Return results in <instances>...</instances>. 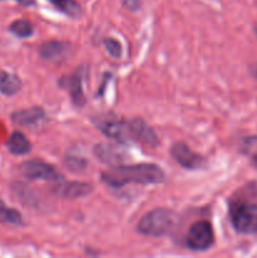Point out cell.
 Returning a JSON list of instances; mask_svg holds the SVG:
<instances>
[{
	"mask_svg": "<svg viewBox=\"0 0 257 258\" xmlns=\"http://www.w3.org/2000/svg\"><path fill=\"white\" fill-rule=\"evenodd\" d=\"M101 179L112 188H121L126 184H160L165 179L163 169L155 164L115 165L103 171Z\"/></svg>",
	"mask_w": 257,
	"mask_h": 258,
	"instance_id": "obj_1",
	"label": "cell"
},
{
	"mask_svg": "<svg viewBox=\"0 0 257 258\" xmlns=\"http://www.w3.org/2000/svg\"><path fill=\"white\" fill-rule=\"evenodd\" d=\"M179 222V216L174 211L156 208L149 212L138 224V232L144 236L161 237L173 231Z\"/></svg>",
	"mask_w": 257,
	"mask_h": 258,
	"instance_id": "obj_2",
	"label": "cell"
},
{
	"mask_svg": "<svg viewBox=\"0 0 257 258\" xmlns=\"http://www.w3.org/2000/svg\"><path fill=\"white\" fill-rule=\"evenodd\" d=\"M229 217L237 232H257V199H233L229 204Z\"/></svg>",
	"mask_w": 257,
	"mask_h": 258,
	"instance_id": "obj_3",
	"label": "cell"
},
{
	"mask_svg": "<svg viewBox=\"0 0 257 258\" xmlns=\"http://www.w3.org/2000/svg\"><path fill=\"white\" fill-rule=\"evenodd\" d=\"M214 243L213 227L208 221L193 223L186 234V246L193 251H207Z\"/></svg>",
	"mask_w": 257,
	"mask_h": 258,
	"instance_id": "obj_4",
	"label": "cell"
},
{
	"mask_svg": "<svg viewBox=\"0 0 257 258\" xmlns=\"http://www.w3.org/2000/svg\"><path fill=\"white\" fill-rule=\"evenodd\" d=\"M19 170L23 175L30 180H44L58 183L62 179V175L58 173L50 164L42 160H28L20 164Z\"/></svg>",
	"mask_w": 257,
	"mask_h": 258,
	"instance_id": "obj_5",
	"label": "cell"
},
{
	"mask_svg": "<svg viewBox=\"0 0 257 258\" xmlns=\"http://www.w3.org/2000/svg\"><path fill=\"white\" fill-rule=\"evenodd\" d=\"M170 153L174 160H175L179 165L183 166L184 169L196 170V169H202L203 166H206V159L202 155H199V154H197L196 151L191 150V149L184 143L174 144Z\"/></svg>",
	"mask_w": 257,
	"mask_h": 258,
	"instance_id": "obj_6",
	"label": "cell"
},
{
	"mask_svg": "<svg viewBox=\"0 0 257 258\" xmlns=\"http://www.w3.org/2000/svg\"><path fill=\"white\" fill-rule=\"evenodd\" d=\"M98 128L105 134L107 138L115 139L118 143H127L133 140L130 123L121 120H108L98 123Z\"/></svg>",
	"mask_w": 257,
	"mask_h": 258,
	"instance_id": "obj_7",
	"label": "cell"
},
{
	"mask_svg": "<svg viewBox=\"0 0 257 258\" xmlns=\"http://www.w3.org/2000/svg\"><path fill=\"white\" fill-rule=\"evenodd\" d=\"M93 186L87 183H81V181H70V183H58L54 186L53 191L55 196L65 199H76L82 198L92 193Z\"/></svg>",
	"mask_w": 257,
	"mask_h": 258,
	"instance_id": "obj_8",
	"label": "cell"
},
{
	"mask_svg": "<svg viewBox=\"0 0 257 258\" xmlns=\"http://www.w3.org/2000/svg\"><path fill=\"white\" fill-rule=\"evenodd\" d=\"M128 123H130L133 138L135 139V140H140L141 143L146 144V145L151 146V148H155V146L158 145V136H156V134L154 133L153 128H151L145 121L141 120V118H134V120L130 121Z\"/></svg>",
	"mask_w": 257,
	"mask_h": 258,
	"instance_id": "obj_9",
	"label": "cell"
},
{
	"mask_svg": "<svg viewBox=\"0 0 257 258\" xmlns=\"http://www.w3.org/2000/svg\"><path fill=\"white\" fill-rule=\"evenodd\" d=\"M68 48H70L68 43L60 42V40H49V42H45L40 45L39 54L43 59L57 62L65 57Z\"/></svg>",
	"mask_w": 257,
	"mask_h": 258,
	"instance_id": "obj_10",
	"label": "cell"
},
{
	"mask_svg": "<svg viewBox=\"0 0 257 258\" xmlns=\"http://www.w3.org/2000/svg\"><path fill=\"white\" fill-rule=\"evenodd\" d=\"M60 86H62V87H66L70 91L71 98H72L75 105H85L86 98L82 90V80H81L80 75H73L70 76V77H65L60 81Z\"/></svg>",
	"mask_w": 257,
	"mask_h": 258,
	"instance_id": "obj_11",
	"label": "cell"
},
{
	"mask_svg": "<svg viewBox=\"0 0 257 258\" xmlns=\"http://www.w3.org/2000/svg\"><path fill=\"white\" fill-rule=\"evenodd\" d=\"M44 117V111L40 107H30L17 111L12 115V120L22 126H32Z\"/></svg>",
	"mask_w": 257,
	"mask_h": 258,
	"instance_id": "obj_12",
	"label": "cell"
},
{
	"mask_svg": "<svg viewBox=\"0 0 257 258\" xmlns=\"http://www.w3.org/2000/svg\"><path fill=\"white\" fill-rule=\"evenodd\" d=\"M95 154L97 159L103 161L108 165H115V164L120 163L121 159L123 158L122 153H120L116 146L107 145V144H100V145L95 146Z\"/></svg>",
	"mask_w": 257,
	"mask_h": 258,
	"instance_id": "obj_13",
	"label": "cell"
},
{
	"mask_svg": "<svg viewBox=\"0 0 257 258\" xmlns=\"http://www.w3.org/2000/svg\"><path fill=\"white\" fill-rule=\"evenodd\" d=\"M8 150L14 155H25L32 150V144L28 140L27 136L24 134L19 133H13L12 136L8 140Z\"/></svg>",
	"mask_w": 257,
	"mask_h": 258,
	"instance_id": "obj_14",
	"label": "cell"
},
{
	"mask_svg": "<svg viewBox=\"0 0 257 258\" xmlns=\"http://www.w3.org/2000/svg\"><path fill=\"white\" fill-rule=\"evenodd\" d=\"M22 88V81L15 75L0 72V92L7 96H13Z\"/></svg>",
	"mask_w": 257,
	"mask_h": 258,
	"instance_id": "obj_15",
	"label": "cell"
},
{
	"mask_svg": "<svg viewBox=\"0 0 257 258\" xmlns=\"http://www.w3.org/2000/svg\"><path fill=\"white\" fill-rule=\"evenodd\" d=\"M0 222L19 226V224H22V214L15 209L7 207L0 201Z\"/></svg>",
	"mask_w": 257,
	"mask_h": 258,
	"instance_id": "obj_16",
	"label": "cell"
},
{
	"mask_svg": "<svg viewBox=\"0 0 257 258\" xmlns=\"http://www.w3.org/2000/svg\"><path fill=\"white\" fill-rule=\"evenodd\" d=\"M60 12L72 18H78L81 15V7L75 0H50Z\"/></svg>",
	"mask_w": 257,
	"mask_h": 258,
	"instance_id": "obj_17",
	"label": "cell"
},
{
	"mask_svg": "<svg viewBox=\"0 0 257 258\" xmlns=\"http://www.w3.org/2000/svg\"><path fill=\"white\" fill-rule=\"evenodd\" d=\"M9 30L18 38H28L33 34V27L28 20L19 19L10 24Z\"/></svg>",
	"mask_w": 257,
	"mask_h": 258,
	"instance_id": "obj_18",
	"label": "cell"
},
{
	"mask_svg": "<svg viewBox=\"0 0 257 258\" xmlns=\"http://www.w3.org/2000/svg\"><path fill=\"white\" fill-rule=\"evenodd\" d=\"M103 44H105L106 50H107L108 54L113 58H120L121 53H122V48L121 44L118 43V40L113 39V38H107V39L103 40Z\"/></svg>",
	"mask_w": 257,
	"mask_h": 258,
	"instance_id": "obj_19",
	"label": "cell"
},
{
	"mask_svg": "<svg viewBox=\"0 0 257 258\" xmlns=\"http://www.w3.org/2000/svg\"><path fill=\"white\" fill-rule=\"evenodd\" d=\"M66 164L70 166L71 170L76 171V173H77V171L85 170L86 166V161L83 160V159L77 158V156H68V158L66 159Z\"/></svg>",
	"mask_w": 257,
	"mask_h": 258,
	"instance_id": "obj_20",
	"label": "cell"
},
{
	"mask_svg": "<svg viewBox=\"0 0 257 258\" xmlns=\"http://www.w3.org/2000/svg\"><path fill=\"white\" fill-rule=\"evenodd\" d=\"M122 4L130 12H136V10L140 9L141 0H122Z\"/></svg>",
	"mask_w": 257,
	"mask_h": 258,
	"instance_id": "obj_21",
	"label": "cell"
},
{
	"mask_svg": "<svg viewBox=\"0 0 257 258\" xmlns=\"http://www.w3.org/2000/svg\"><path fill=\"white\" fill-rule=\"evenodd\" d=\"M252 163H253V165L257 168V155H254L253 158H252Z\"/></svg>",
	"mask_w": 257,
	"mask_h": 258,
	"instance_id": "obj_22",
	"label": "cell"
},
{
	"mask_svg": "<svg viewBox=\"0 0 257 258\" xmlns=\"http://www.w3.org/2000/svg\"><path fill=\"white\" fill-rule=\"evenodd\" d=\"M253 76L256 77V80H257V64L253 67Z\"/></svg>",
	"mask_w": 257,
	"mask_h": 258,
	"instance_id": "obj_23",
	"label": "cell"
},
{
	"mask_svg": "<svg viewBox=\"0 0 257 258\" xmlns=\"http://www.w3.org/2000/svg\"><path fill=\"white\" fill-rule=\"evenodd\" d=\"M254 30H256V34H257V27H256V29H254Z\"/></svg>",
	"mask_w": 257,
	"mask_h": 258,
	"instance_id": "obj_24",
	"label": "cell"
}]
</instances>
